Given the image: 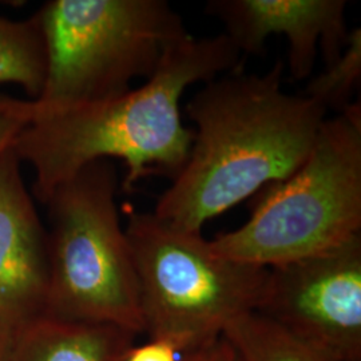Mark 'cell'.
Segmentation results:
<instances>
[{
  "label": "cell",
  "instance_id": "1",
  "mask_svg": "<svg viewBox=\"0 0 361 361\" xmlns=\"http://www.w3.org/2000/svg\"><path fill=\"white\" fill-rule=\"evenodd\" d=\"M285 63L262 74L222 75L186 104L195 130L180 174L153 214L188 232L283 180L310 154L325 121L322 104L283 89Z\"/></svg>",
  "mask_w": 361,
  "mask_h": 361
},
{
  "label": "cell",
  "instance_id": "2",
  "mask_svg": "<svg viewBox=\"0 0 361 361\" xmlns=\"http://www.w3.org/2000/svg\"><path fill=\"white\" fill-rule=\"evenodd\" d=\"M241 56L224 32L201 39L189 34L169 46L142 86L107 101L32 118L13 149L35 171V197L44 204L58 185L99 159L123 161L125 192L150 174L174 180L194 137L180 118L182 95L195 83L237 68Z\"/></svg>",
  "mask_w": 361,
  "mask_h": 361
},
{
  "label": "cell",
  "instance_id": "3",
  "mask_svg": "<svg viewBox=\"0 0 361 361\" xmlns=\"http://www.w3.org/2000/svg\"><path fill=\"white\" fill-rule=\"evenodd\" d=\"M361 234V104L324 121L304 162L256 194L245 224L210 241L224 257L273 268Z\"/></svg>",
  "mask_w": 361,
  "mask_h": 361
},
{
  "label": "cell",
  "instance_id": "4",
  "mask_svg": "<svg viewBox=\"0 0 361 361\" xmlns=\"http://www.w3.org/2000/svg\"><path fill=\"white\" fill-rule=\"evenodd\" d=\"M46 49L32 118L95 104L154 74L169 46L189 35L166 0H50L35 13Z\"/></svg>",
  "mask_w": 361,
  "mask_h": 361
},
{
  "label": "cell",
  "instance_id": "5",
  "mask_svg": "<svg viewBox=\"0 0 361 361\" xmlns=\"http://www.w3.org/2000/svg\"><path fill=\"white\" fill-rule=\"evenodd\" d=\"M135 265L143 332L185 356L213 344L234 319L256 312L268 269L219 255L201 233L153 213L125 228Z\"/></svg>",
  "mask_w": 361,
  "mask_h": 361
},
{
  "label": "cell",
  "instance_id": "6",
  "mask_svg": "<svg viewBox=\"0 0 361 361\" xmlns=\"http://www.w3.org/2000/svg\"><path fill=\"white\" fill-rule=\"evenodd\" d=\"M119 177L110 159L91 162L46 200L50 281L46 314L113 324L142 334L140 288L116 207Z\"/></svg>",
  "mask_w": 361,
  "mask_h": 361
},
{
  "label": "cell",
  "instance_id": "7",
  "mask_svg": "<svg viewBox=\"0 0 361 361\" xmlns=\"http://www.w3.org/2000/svg\"><path fill=\"white\" fill-rule=\"evenodd\" d=\"M338 361H361V234L268 269L256 310Z\"/></svg>",
  "mask_w": 361,
  "mask_h": 361
},
{
  "label": "cell",
  "instance_id": "8",
  "mask_svg": "<svg viewBox=\"0 0 361 361\" xmlns=\"http://www.w3.org/2000/svg\"><path fill=\"white\" fill-rule=\"evenodd\" d=\"M205 10L241 55H259L271 35H285L295 80L310 79L319 49L329 66L348 44L345 0H210Z\"/></svg>",
  "mask_w": 361,
  "mask_h": 361
},
{
  "label": "cell",
  "instance_id": "9",
  "mask_svg": "<svg viewBox=\"0 0 361 361\" xmlns=\"http://www.w3.org/2000/svg\"><path fill=\"white\" fill-rule=\"evenodd\" d=\"M13 146L0 155V322L13 334L46 314L49 234Z\"/></svg>",
  "mask_w": 361,
  "mask_h": 361
},
{
  "label": "cell",
  "instance_id": "10",
  "mask_svg": "<svg viewBox=\"0 0 361 361\" xmlns=\"http://www.w3.org/2000/svg\"><path fill=\"white\" fill-rule=\"evenodd\" d=\"M135 336L113 324L43 316L13 335L11 361H123Z\"/></svg>",
  "mask_w": 361,
  "mask_h": 361
},
{
  "label": "cell",
  "instance_id": "11",
  "mask_svg": "<svg viewBox=\"0 0 361 361\" xmlns=\"http://www.w3.org/2000/svg\"><path fill=\"white\" fill-rule=\"evenodd\" d=\"M222 337L238 361H338L258 312L234 319Z\"/></svg>",
  "mask_w": 361,
  "mask_h": 361
},
{
  "label": "cell",
  "instance_id": "12",
  "mask_svg": "<svg viewBox=\"0 0 361 361\" xmlns=\"http://www.w3.org/2000/svg\"><path fill=\"white\" fill-rule=\"evenodd\" d=\"M44 78L46 49L37 16L22 22L0 16V85H18L35 101Z\"/></svg>",
  "mask_w": 361,
  "mask_h": 361
},
{
  "label": "cell",
  "instance_id": "13",
  "mask_svg": "<svg viewBox=\"0 0 361 361\" xmlns=\"http://www.w3.org/2000/svg\"><path fill=\"white\" fill-rule=\"evenodd\" d=\"M361 28L350 30L348 44L340 58L316 77L310 78L301 95L322 104L326 111L343 113L360 87Z\"/></svg>",
  "mask_w": 361,
  "mask_h": 361
},
{
  "label": "cell",
  "instance_id": "14",
  "mask_svg": "<svg viewBox=\"0 0 361 361\" xmlns=\"http://www.w3.org/2000/svg\"><path fill=\"white\" fill-rule=\"evenodd\" d=\"M32 119V102L0 95V155Z\"/></svg>",
  "mask_w": 361,
  "mask_h": 361
},
{
  "label": "cell",
  "instance_id": "15",
  "mask_svg": "<svg viewBox=\"0 0 361 361\" xmlns=\"http://www.w3.org/2000/svg\"><path fill=\"white\" fill-rule=\"evenodd\" d=\"M178 355V350L166 341L150 340L131 349L123 361H180Z\"/></svg>",
  "mask_w": 361,
  "mask_h": 361
},
{
  "label": "cell",
  "instance_id": "16",
  "mask_svg": "<svg viewBox=\"0 0 361 361\" xmlns=\"http://www.w3.org/2000/svg\"><path fill=\"white\" fill-rule=\"evenodd\" d=\"M182 361H238V359L232 345L224 337H221L205 348L185 355Z\"/></svg>",
  "mask_w": 361,
  "mask_h": 361
},
{
  "label": "cell",
  "instance_id": "17",
  "mask_svg": "<svg viewBox=\"0 0 361 361\" xmlns=\"http://www.w3.org/2000/svg\"><path fill=\"white\" fill-rule=\"evenodd\" d=\"M13 335V331L0 322V361H11Z\"/></svg>",
  "mask_w": 361,
  "mask_h": 361
}]
</instances>
